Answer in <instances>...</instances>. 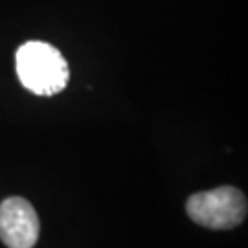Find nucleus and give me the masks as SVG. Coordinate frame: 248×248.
<instances>
[{"label":"nucleus","instance_id":"f03ea898","mask_svg":"<svg viewBox=\"0 0 248 248\" xmlns=\"http://www.w3.org/2000/svg\"><path fill=\"white\" fill-rule=\"evenodd\" d=\"M189 219L212 230H230L247 217V197L233 186L201 191L187 199Z\"/></svg>","mask_w":248,"mask_h":248},{"label":"nucleus","instance_id":"f257e3e1","mask_svg":"<svg viewBox=\"0 0 248 248\" xmlns=\"http://www.w3.org/2000/svg\"><path fill=\"white\" fill-rule=\"evenodd\" d=\"M17 76L37 96H55L68 85V62L55 46L30 41L17 50Z\"/></svg>","mask_w":248,"mask_h":248},{"label":"nucleus","instance_id":"7ed1b4c3","mask_svg":"<svg viewBox=\"0 0 248 248\" xmlns=\"http://www.w3.org/2000/svg\"><path fill=\"white\" fill-rule=\"evenodd\" d=\"M0 239L8 248H33L39 239L35 208L22 197H9L0 204Z\"/></svg>","mask_w":248,"mask_h":248}]
</instances>
